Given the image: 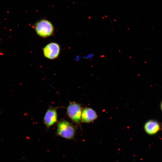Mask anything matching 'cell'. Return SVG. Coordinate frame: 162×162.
<instances>
[{
    "label": "cell",
    "instance_id": "6da1fadb",
    "mask_svg": "<svg viewBox=\"0 0 162 162\" xmlns=\"http://www.w3.org/2000/svg\"><path fill=\"white\" fill-rule=\"evenodd\" d=\"M76 128L71 123L66 120H62L58 123L56 130L57 136L68 140L74 139Z\"/></svg>",
    "mask_w": 162,
    "mask_h": 162
},
{
    "label": "cell",
    "instance_id": "7a4b0ae2",
    "mask_svg": "<svg viewBox=\"0 0 162 162\" xmlns=\"http://www.w3.org/2000/svg\"><path fill=\"white\" fill-rule=\"evenodd\" d=\"M32 27L37 34L43 38L51 36L54 31V28L52 24L46 19L38 20L34 24Z\"/></svg>",
    "mask_w": 162,
    "mask_h": 162
},
{
    "label": "cell",
    "instance_id": "3957f363",
    "mask_svg": "<svg viewBox=\"0 0 162 162\" xmlns=\"http://www.w3.org/2000/svg\"><path fill=\"white\" fill-rule=\"evenodd\" d=\"M67 112L68 116L73 122L76 124L80 123L82 111L80 104L70 102L67 108Z\"/></svg>",
    "mask_w": 162,
    "mask_h": 162
},
{
    "label": "cell",
    "instance_id": "277c9868",
    "mask_svg": "<svg viewBox=\"0 0 162 162\" xmlns=\"http://www.w3.org/2000/svg\"><path fill=\"white\" fill-rule=\"evenodd\" d=\"M44 56L50 59L57 58L60 52V47L57 43L55 42L50 43L46 45L43 49Z\"/></svg>",
    "mask_w": 162,
    "mask_h": 162
},
{
    "label": "cell",
    "instance_id": "5b68a950",
    "mask_svg": "<svg viewBox=\"0 0 162 162\" xmlns=\"http://www.w3.org/2000/svg\"><path fill=\"white\" fill-rule=\"evenodd\" d=\"M58 107L50 106L47 110L44 118V123L47 128L57 122Z\"/></svg>",
    "mask_w": 162,
    "mask_h": 162
},
{
    "label": "cell",
    "instance_id": "8992f818",
    "mask_svg": "<svg viewBox=\"0 0 162 162\" xmlns=\"http://www.w3.org/2000/svg\"><path fill=\"white\" fill-rule=\"evenodd\" d=\"M97 117L96 112L93 109L89 107H86L82 111L81 122L90 123L95 120Z\"/></svg>",
    "mask_w": 162,
    "mask_h": 162
},
{
    "label": "cell",
    "instance_id": "52a82bcc",
    "mask_svg": "<svg viewBox=\"0 0 162 162\" xmlns=\"http://www.w3.org/2000/svg\"><path fill=\"white\" fill-rule=\"evenodd\" d=\"M144 128L145 131L148 134H154L160 129V126L156 121L150 120L147 121L145 124Z\"/></svg>",
    "mask_w": 162,
    "mask_h": 162
},
{
    "label": "cell",
    "instance_id": "ba28073f",
    "mask_svg": "<svg viewBox=\"0 0 162 162\" xmlns=\"http://www.w3.org/2000/svg\"><path fill=\"white\" fill-rule=\"evenodd\" d=\"M94 56V54L93 53H92L89 55H88L87 56V58H91L93 57Z\"/></svg>",
    "mask_w": 162,
    "mask_h": 162
},
{
    "label": "cell",
    "instance_id": "9c48e42d",
    "mask_svg": "<svg viewBox=\"0 0 162 162\" xmlns=\"http://www.w3.org/2000/svg\"><path fill=\"white\" fill-rule=\"evenodd\" d=\"M161 109L162 110V102L161 103Z\"/></svg>",
    "mask_w": 162,
    "mask_h": 162
}]
</instances>
